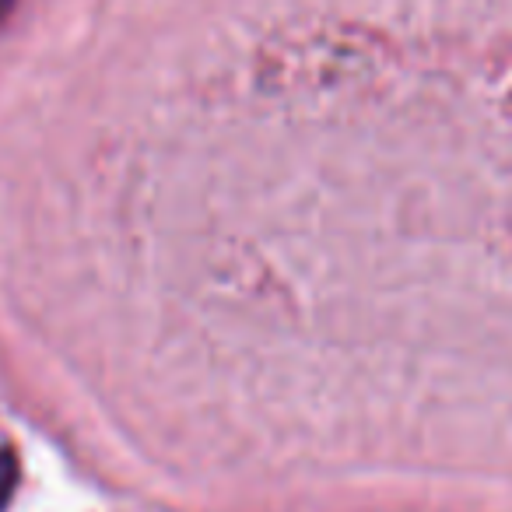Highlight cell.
Wrapping results in <instances>:
<instances>
[{
    "mask_svg": "<svg viewBox=\"0 0 512 512\" xmlns=\"http://www.w3.org/2000/svg\"><path fill=\"white\" fill-rule=\"evenodd\" d=\"M11 488H15V463L8 453H0V505L8 502Z\"/></svg>",
    "mask_w": 512,
    "mask_h": 512,
    "instance_id": "obj_1",
    "label": "cell"
}]
</instances>
